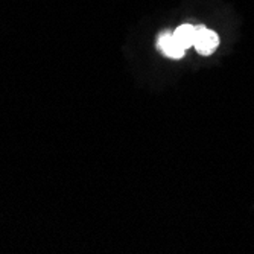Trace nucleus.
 I'll return each mask as SVG.
<instances>
[{"label": "nucleus", "mask_w": 254, "mask_h": 254, "mask_svg": "<svg viewBox=\"0 0 254 254\" xmlns=\"http://www.w3.org/2000/svg\"><path fill=\"white\" fill-rule=\"evenodd\" d=\"M157 46H158V49L163 52L166 57H169V58H174V60H180V58H183L184 57V51L181 46H180V43L175 40V37H174V32H163L160 37H158V43H157Z\"/></svg>", "instance_id": "f03ea898"}, {"label": "nucleus", "mask_w": 254, "mask_h": 254, "mask_svg": "<svg viewBox=\"0 0 254 254\" xmlns=\"http://www.w3.org/2000/svg\"><path fill=\"white\" fill-rule=\"evenodd\" d=\"M195 49L198 54L207 57L212 55L219 46V37L212 29H207L205 26H195Z\"/></svg>", "instance_id": "f257e3e1"}, {"label": "nucleus", "mask_w": 254, "mask_h": 254, "mask_svg": "<svg viewBox=\"0 0 254 254\" xmlns=\"http://www.w3.org/2000/svg\"><path fill=\"white\" fill-rule=\"evenodd\" d=\"M175 40L180 43L181 48L186 51L189 48H192L195 43V26L192 25H181L175 29L174 32Z\"/></svg>", "instance_id": "7ed1b4c3"}]
</instances>
